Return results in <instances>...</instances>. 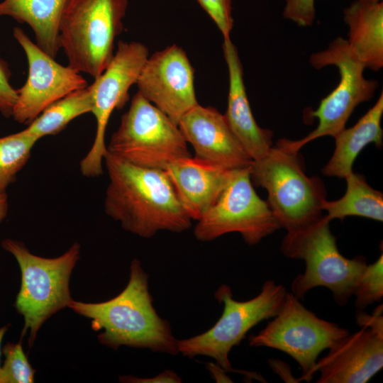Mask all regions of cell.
Listing matches in <instances>:
<instances>
[{
    "mask_svg": "<svg viewBox=\"0 0 383 383\" xmlns=\"http://www.w3.org/2000/svg\"><path fill=\"white\" fill-rule=\"evenodd\" d=\"M383 367V334L362 326L348 334L317 361L318 383H365Z\"/></svg>",
    "mask_w": 383,
    "mask_h": 383,
    "instance_id": "16",
    "label": "cell"
},
{
    "mask_svg": "<svg viewBox=\"0 0 383 383\" xmlns=\"http://www.w3.org/2000/svg\"><path fill=\"white\" fill-rule=\"evenodd\" d=\"M13 35L25 52L28 74L25 84L16 89L18 97L11 116L18 123L28 125L50 104L88 84L80 72L57 62L21 28L15 27Z\"/></svg>",
    "mask_w": 383,
    "mask_h": 383,
    "instance_id": "13",
    "label": "cell"
},
{
    "mask_svg": "<svg viewBox=\"0 0 383 383\" xmlns=\"http://www.w3.org/2000/svg\"><path fill=\"white\" fill-rule=\"evenodd\" d=\"M221 31L223 39L230 38L233 27L232 0H196Z\"/></svg>",
    "mask_w": 383,
    "mask_h": 383,
    "instance_id": "27",
    "label": "cell"
},
{
    "mask_svg": "<svg viewBox=\"0 0 383 383\" xmlns=\"http://www.w3.org/2000/svg\"><path fill=\"white\" fill-rule=\"evenodd\" d=\"M93 95L90 85L72 91L45 109L25 130L38 140L63 131L74 118L91 113Z\"/></svg>",
    "mask_w": 383,
    "mask_h": 383,
    "instance_id": "23",
    "label": "cell"
},
{
    "mask_svg": "<svg viewBox=\"0 0 383 383\" xmlns=\"http://www.w3.org/2000/svg\"><path fill=\"white\" fill-rule=\"evenodd\" d=\"M383 93L375 104L351 128H344L335 138L333 153L322 170L324 175L345 178L353 172V163L360 152L370 143L380 148L383 131Z\"/></svg>",
    "mask_w": 383,
    "mask_h": 383,
    "instance_id": "20",
    "label": "cell"
},
{
    "mask_svg": "<svg viewBox=\"0 0 383 383\" xmlns=\"http://www.w3.org/2000/svg\"><path fill=\"white\" fill-rule=\"evenodd\" d=\"M270 365L278 375L284 381L289 382H296V379L292 375L290 368L282 361L277 360H270Z\"/></svg>",
    "mask_w": 383,
    "mask_h": 383,
    "instance_id": "32",
    "label": "cell"
},
{
    "mask_svg": "<svg viewBox=\"0 0 383 383\" xmlns=\"http://www.w3.org/2000/svg\"><path fill=\"white\" fill-rule=\"evenodd\" d=\"M348 333L337 323L318 317L292 293H287L277 315L264 329L250 336L249 345L277 349L290 355L301 368V380L309 382L316 372L321 352Z\"/></svg>",
    "mask_w": 383,
    "mask_h": 383,
    "instance_id": "10",
    "label": "cell"
},
{
    "mask_svg": "<svg viewBox=\"0 0 383 383\" xmlns=\"http://www.w3.org/2000/svg\"><path fill=\"white\" fill-rule=\"evenodd\" d=\"M345 194L335 201L326 199L323 210L326 217L343 220L350 216L383 221V194L370 187L364 176L352 172L345 177Z\"/></svg>",
    "mask_w": 383,
    "mask_h": 383,
    "instance_id": "22",
    "label": "cell"
},
{
    "mask_svg": "<svg viewBox=\"0 0 383 383\" xmlns=\"http://www.w3.org/2000/svg\"><path fill=\"white\" fill-rule=\"evenodd\" d=\"M358 311L380 301L383 296V255L362 270L353 292Z\"/></svg>",
    "mask_w": 383,
    "mask_h": 383,
    "instance_id": "26",
    "label": "cell"
},
{
    "mask_svg": "<svg viewBox=\"0 0 383 383\" xmlns=\"http://www.w3.org/2000/svg\"><path fill=\"white\" fill-rule=\"evenodd\" d=\"M208 369L211 371L216 382H231L230 378H228L223 372L225 371L218 365L217 366L212 363L207 364Z\"/></svg>",
    "mask_w": 383,
    "mask_h": 383,
    "instance_id": "33",
    "label": "cell"
},
{
    "mask_svg": "<svg viewBox=\"0 0 383 383\" xmlns=\"http://www.w3.org/2000/svg\"><path fill=\"white\" fill-rule=\"evenodd\" d=\"M287 293L283 285L267 280L256 296L240 301L233 299L229 286L221 285L214 296L223 304L221 316L206 332L179 340V353L189 358L208 356L225 371L231 370L228 358L231 349L240 343L252 328L277 315Z\"/></svg>",
    "mask_w": 383,
    "mask_h": 383,
    "instance_id": "8",
    "label": "cell"
},
{
    "mask_svg": "<svg viewBox=\"0 0 383 383\" xmlns=\"http://www.w3.org/2000/svg\"><path fill=\"white\" fill-rule=\"evenodd\" d=\"M136 84L138 92L177 125L198 104L194 70L187 53L176 44L148 57Z\"/></svg>",
    "mask_w": 383,
    "mask_h": 383,
    "instance_id": "14",
    "label": "cell"
},
{
    "mask_svg": "<svg viewBox=\"0 0 383 383\" xmlns=\"http://www.w3.org/2000/svg\"><path fill=\"white\" fill-rule=\"evenodd\" d=\"M282 15L299 26H310L316 17L315 0H284Z\"/></svg>",
    "mask_w": 383,
    "mask_h": 383,
    "instance_id": "28",
    "label": "cell"
},
{
    "mask_svg": "<svg viewBox=\"0 0 383 383\" xmlns=\"http://www.w3.org/2000/svg\"><path fill=\"white\" fill-rule=\"evenodd\" d=\"M11 72L8 64L0 57V113L11 117L18 94L10 84Z\"/></svg>",
    "mask_w": 383,
    "mask_h": 383,
    "instance_id": "29",
    "label": "cell"
},
{
    "mask_svg": "<svg viewBox=\"0 0 383 383\" xmlns=\"http://www.w3.org/2000/svg\"><path fill=\"white\" fill-rule=\"evenodd\" d=\"M279 228L268 204L256 193L250 167L233 170L216 201L197 220L196 238L211 241L239 233L249 245L259 243Z\"/></svg>",
    "mask_w": 383,
    "mask_h": 383,
    "instance_id": "11",
    "label": "cell"
},
{
    "mask_svg": "<svg viewBox=\"0 0 383 383\" xmlns=\"http://www.w3.org/2000/svg\"><path fill=\"white\" fill-rule=\"evenodd\" d=\"M359 1H365V2H379V1H382V0H359Z\"/></svg>",
    "mask_w": 383,
    "mask_h": 383,
    "instance_id": "36",
    "label": "cell"
},
{
    "mask_svg": "<svg viewBox=\"0 0 383 383\" xmlns=\"http://www.w3.org/2000/svg\"><path fill=\"white\" fill-rule=\"evenodd\" d=\"M2 248L16 259L21 270V282L14 307L24 321L21 337L29 332L32 347L44 323L72 300L70 277L80 258V245L74 243L62 255L47 258L33 254L18 240L6 238Z\"/></svg>",
    "mask_w": 383,
    "mask_h": 383,
    "instance_id": "3",
    "label": "cell"
},
{
    "mask_svg": "<svg viewBox=\"0 0 383 383\" xmlns=\"http://www.w3.org/2000/svg\"><path fill=\"white\" fill-rule=\"evenodd\" d=\"M165 172L191 218L197 221L216 201L233 170L190 156L174 161Z\"/></svg>",
    "mask_w": 383,
    "mask_h": 383,
    "instance_id": "18",
    "label": "cell"
},
{
    "mask_svg": "<svg viewBox=\"0 0 383 383\" xmlns=\"http://www.w3.org/2000/svg\"><path fill=\"white\" fill-rule=\"evenodd\" d=\"M148 54V48L141 43L119 40L111 62L90 84L91 113L96 118V131L91 148L79 164L82 175L95 177L102 174L109 120L115 109H121L129 100V89L137 82Z\"/></svg>",
    "mask_w": 383,
    "mask_h": 383,
    "instance_id": "12",
    "label": "cell"
},
{
    "mask_svg": "<svg viewBox=\"0 0 383 383\" xmlns=\"http://www.w3.org/2000/svg\"><path fill=\"white\" fill-rule=\"evenodd\" d=\"M187 144L178 125L138 91L106 150L132 165L165 170L191 156Z\"/></svg>",
    "mask_w": 383,
    "mask_h": 383,
    "instance_id": "7",
    "label": "cell"
},
{
    "mask_svg": "<svg viewBox=\"0 0 383 383\" xmlns=\"http://www.w3.org/2000/svg\"><path fill=\"white\" fill-rule=\"evenodd\" d=\"M104 211L125 231L144 238L160 231L182 233L192 218L165 170L138 167L109 152Z\"/></svg>",
    "mask_w": 383,
    "mask_h": 383,
    "instance_id": "1",
    "label": "cell"
},
{
    "mask_svg": "<svg viewBox=\"0 0 383 383\" xmlns=\"http://www.w3.org/2000/svg\"><path fill=\"white\" fill-rule=\"evenodd\" d=\"M223 50L229 75L228 106L224 116L252 160L265 157L272 145L273 132L260 127L252 113L243 80V71L236 47L223 39Z\"/></svg>",
    "mask_w": 383,
    "mask_h": 383,
    "instance_id": "17",
    "label": "cell"
},
{
    "mask_svg": "<svg viewBox=\"0 0 383 383\" xmlns=\"http://www.w3.org/2000/svg\"><path fill=\"white\" fill-rule=\"evenodd\" d=\"M10 326H11V324L8 323V324L2 326V327H0V370H1V354H2L1 344H2L3 339H4V336H5V334L6 333L8 330L9 329Z\"/></svg>",
    "mask_w": 383,
    "mask_h": 383,
    "instance_id": "35",
    "label": "cell"
},
{
    "mask_svg": "<svg viewBox=\"0 0 383 383\" xmlns=\"http://www.w3.org/2000/svg\"><path fill=\"white\" fill-rule=\"evenodd\" d=\"M309 62L317 70L328 65L336 66L340 79L338 86L311 112V117L318 121L313 131L298 140L281 139L277 142L293 152H299L304 145L316 138L334 137L345 128L355 107L372 99L378 86L377 80L365 78V67L351 51L347 40L342 37L333 40L326 50L312 54Z\"/></svg>",
    "mask_w": 383,
    "mask_h": 383,
    "instance_id": "9",
    "label": "cell"
},
{
    "mask_svg": "<svg viewBox=\"0 0 383 383\" xmlns=\"http://www.w3.org/2000/svg\"><path fill=\"white\" fill-rule=\"evenodd\" d=\"M149 275L138 259L130 265L128 282L115 297L102 302L72 300L68 307L91 320L99 343L117 350L121 346L149 349L171 355L179 354L178 340L170 323L155 311L149 292Z\"/></svg>",
    "mask_w": 383,
    "mask_h": 383,
    "instance_id": "2",
    "label": "cell"
},
{
    "mask_svg": "<svg viewBox=\"0 0 383 383\" xmlns=\"http://www.w3.org/2000/svg\"><path fill=\"white\" fill-rule=\"evenodd\" d=\"M330 221L325 215L308 226L287 232L281 250L289 258L305 262V271L291 284L296 298L303 299L313 288L325 287L332 292L335 301L344 306L353 295L367 261L362 256L348 259L340 252Z\"/></svg>",
    "mask_w": 383,
    "mask_h": 383,
    "instance_id": "5",
    "label": "cell"
},
{
    "mask_svg": "<svg viewBox=\"0 0 383 383\" xmlns=\"http://www.w3.org/2000/svg\"><path fill=\"white\" fill-rule=\"evenodd\" d=\"M121 382L126 383H181L182 378L174 371L165 370L153 377L142 378L132 375L118 377Z\"/></svg>",
    "mask_w": 383,
    "mask_h": 383,
    "instance_id": "30",
    "label": "cell"
},
{
    "mask_svg": "<svg viewBox=\"0 0 383 383\" xmlns=\"http://www.w3.org/2000/svg\"><path fill=\"white\" fill-rule=\"evenodd\" d=\"M250 173L252 184L267 190L279 228L296 231L323 216L324 184L318 177L306 175L299 152L276 144L265 157L252 160Z\"/></svg>",
    "mask_w": 383,
    "mask_h": 383,
    "instance_id": "4",
    "label": "cell"
},
{
    "mask_svg": "<svg viewBox=\"0 0 383 383\" xmlns=\"http://www.w3.org/2000/svg\"><path fill=\"white\" fill-rule=\"evenodd\" d=\"M178 126L192 145L194 157L228 170L250 167L252 160L216 109L198 104L181 118Z\"/></svg>",
    "mask_w": 383,
    "mask_h": 383,
    "instance_id": "15",
    "label": "cell"
},
{
    "mask_svg": "<svg viewBox=\"0 0 383 383\" xmlns=\"http://www.w3.org/2000/svg\"><path fill=\"white\" fill-rule=\"evenodd\" d=\"M356 320L361 327L366 326L383 334L382 305L377 307L372 315H369L362 311H357Z\"/></svg>",
    "mask_w": 383,
    "mask_h": 383,
    "instance_id": "31",
    "label": "cell"
},
{
    "mask_svg": "<svg viewBox=\"0 0 383 383\" xmlns=\"http://www.w3.org/2000/svg\"><path fill=\"white\" fill-rule=\"evenodd\" d=\"M70 0H3L0 16H9L33 30L36 45L55 57L60 49V26Z\"/></svg>",
    "mask_w": 383,
    "mask_h": 383,
    "instance_id": "21",
    "label": "cell"
},
{
    "mask_svg": "<svg viewBox=\"0 0 383 383\" xmlns=\"http://www.w3.org/2000/svg\"><path fill=\"white\" fill-rule=\"evenodd\" d=\"M350 49L365 68L383 67V2L357 0L343 10Z\"/></svg>",
    "mask_w": 383,
    "mask_h": 383,
    "instance_id": "19",
    "label": "cell"
},
{
    "mask_svg": "<svg viewBox=\"0 0 383 383\" xmlns=\"http://www.w3.org/2000/svg\"><path fill=\"white\" fill-rule=\"evenodd\" d=\"M128 0H70L60 26V45L68 65L94 79L111 62L123 30Z\"/></svg>",
    "mask_w": 383,
    "mask_h": 383,
    "instance_id": "6",
    "label": "cell"
},
{
    "mask_svg": "<svg viewBox=\"0 0 383 383\" xmlns=\"http://www.w3.org/2000/svg\"><path fill=\"white\" fill-rule=\"evenodd\" d=\"M4 361L0 370V383H33L36 370L29 362L21 339L8 342L1 349Z\"/></svg>",
    "mask_w": 383,
    "mask_h": 383,
    "instance_id": "25",
    "label": "cell"
},
{
    "mask_svg": "<svg viewBox=\"0 0 383 383\" xmlns=\"http://www.w3.org/2000/svg\"><path fill=\"white\" fill-rule=\"evenodd\" d=\"M9 210L8 196L6 193L0 194V224L7 216Z\"/></svg>",
    "mask_w": 383,
    "mask_h": 383,
    "instance_id": "34",
    "label": "cell"
},
{
    "mask_svg": "<svg viewBox=\"0 0 383 383\" xmlns=\"http://www.w3.org/2000/svg\"><path fill=\"white\" fill-rule=\"evenodd\" d=\"M38 140L25 129L0 138V194L16 179Z\"/></svg>",
    "mask_w": 383,
    "mask_h": 383,
    "instance_id": "24",
    "label": "cell"
}]
</instances>
